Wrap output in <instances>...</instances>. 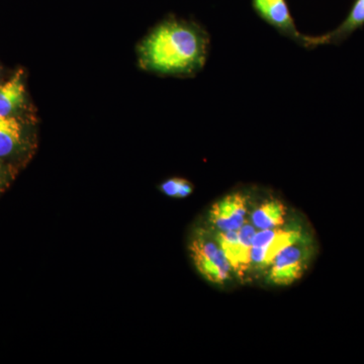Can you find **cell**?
<instances>
[{"instance_id": "6da1fadb", "label": "cell", "mask_w": 364, "mask_h": 364, "mask_svg": "<svg viewBox=\"0 0 364 364\" xmlns=\"http://www.w3.org/2000/svg\"><path fill=\"white\" fill-rule=\"evenodd\" d=\"M210 37L200 26L169 18L158 25L139 46L145 70L160 75L193 76L207 62Z\"/></svg>"}, {"instance_id": "7a4b0ae2", "label": "cell", "mask_w": 364, "mask_h": 364, "mask_svg": "<svg viewBox=\"0 0 364 364\" xmlns=\"http://www.w3.org/2000/svg\"><path fill=\"white\" fill-rule=\"evenodd\" d=\"M193 264L203 279L215 284H221L229 279L232 267L215 239L207 235H198L189 245Z\"/></svg>"}, {"instance_id": "3957f363", "label": "cell", "mask_w": 364, "mask_h": 364, "mask_svg": "<svg viewBox=\"0 0 364 364\" xmlns=\"http://www.w3.org/2000/svg\"><path fill=\"white\" fill-rule=\"evenodd\" d=\"M253 6L258 16L274 28L280 35L293 40L301 47L309 49L318 47L317 37L299 32L286 0H253Z\"/></svg>"}, {"instance_id": "277c9868", "label": "cell", "mask_w": 364, "mask_h": 364, "mask_svg": "<svg viewBox=\"0 0 364 364\" xmlns=\"http://www.w3.org/2000/svg\"><path fill=\"white\" fill-rule=\"evenodd\" d=\"M301 233L299 229H282L279 227L256 232L251 265L261 268L269 267L275 257L284 248L301 241Z\"/></svg>"}, {"instance_id": "5b68a950", "label": "cell", "mask_w": 364, "mask_h": 364, "mask_svg": "<svg viewBox=\"0 0 364 364\" xmlns=\"http://www.w3.org/2000/svg\"><path fill=\"white\" fill-rule=\"evenodd\" d=\"M247 200L241 193H230L213 205L210 221L217 231H238L246 221Z\"/></svg>"}, {"instance_id": "8992f818", "label": "cell", "mask_w": 364, "mask_h": 364, "mask_svg": "<svg viewBox=\"0 0 364 364\" xmlns=\"http://www.w3.org/2000/svg\"><path fill=\"white\" fill-rule=\"evenodd\" d=\"M306 252L299 242L287 246L270 265L268 279L279 286H287L301 279L305 270Z\"/></svg>"}, {"instance_id": "52a82bcc", "label": "cell", "mask_w": 364, "mask_h": 364, "mask_svg": "<svg viewBox=\"0 0 364 364\" xmlns=\"http://www.w3.org/2000/svg\"><path fill=\"white\" fill-rule=\"evenodd\" d=\"M28 141L26 128L18 117L0 116V160L11 159L25 152Z\"/></svg>"}, {"instance_id": "ba28073f", "label": "cell", "mask_w": 364, "mask_h": 364, "mask_svg": "<svg viewBox=\"0 0 364 364\" xmlns=\"http://www.w3.org/2000/svg\"><path fill=\"white\" fill-rule=\"evenodd\" d=\"M364 26V0H355L350 11L335 30L317 36L318 46L340 45Z\"/></svg>"}, {"instance_id": "9c48e42d", "label": "cell", "mask_w": 364, "mask_h": 364, "mask_svg": "<svg viewBox=\"0 0 364 364\" xmlns=\"http://www.w3.org/2000/svg\"><path fill=\"white\" fill-rule=\"evenodd\" d=\"M26 102L23 71L18 70L13 77L0 85V116L14 117L23 109Z\"/></svg>"}, {"instance_id": "30bf717a", "label": "cell", "mask_w": 364, "mask_h": 364, "mask_svg": "<svg viewBox=\"0 0 364 364\" xmlns=\"http://www.w3.org/2000/svg\"><path fill=\"white\" fill-rule=\"evenodd\" d=\"M287 208L279 200H268L261 203L253 210L251 223L254 227L260 230L274 229L282 227L286 222Z\"/></svg>"}, {"instance_id": "8fae6325", "label": "cell", "mask_w": 364, "mask_h": 364, "mask_svg": "<svg viewBox=\"0 0 364 364\" xmlns=\"http://www.w3.org/2000/svg\"><path fill=\"white\" fill-rule=\"evenodd\" d=\"M215 239L231 264L232 269L240 273V243L238 231H218Z\"/></svg>"}, {"instance_id": "7c38bea8", "label": "cell", "mask_w": 364, "mask_h": 364, "mask_svg": "<svg viewBox=\"0 0 364 364\" xmlns=\"http://www.w3.org/2000/svg\"><path fill=\"white\" fill-rule=\"evenodd\" d=\"M256 232L257 229L247 220L238 230L239 243H240V273L247 270L252 262V245Z\"/></svg>"}, {"instance_id": "4fadbf2b", "label": "cell", "mask_w": 364, "mask_h": 364, "mask_svg": "<svg viewBox=\"0 0 364 364\" xmlns=\"http://www.w3.org/2000/svg\"><path fill=\"white\" fill-rule=\"evenodd\" d=\"M160 189L165 196L172 198H186L193 191V184L184 178L174 177L167 179L160 186Z\"/></svg>"}, {"instance_id": "5bb4252c", "label": "cell", "mask_w": 364, "mask_h": 364, "mask_svg": "<svg viewBox=\"0 0 364 364\" xmlns=\"http://www.w3.org/2000/svg\"><path fill=\"white\" fill-rule=\"evenodd\" d=\"M9 169L4 161L0 160V191L6 186L7 179H9Z\"/></svg>"}]
</instances>
